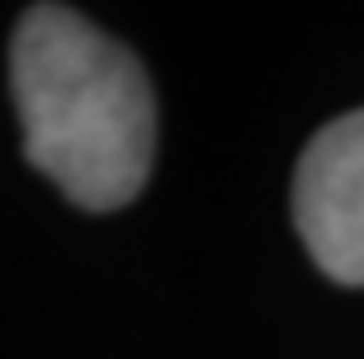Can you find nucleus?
<instances>
[{
    "mask_svg": "<svg viewBox=\"0 0 364 359\" xmlns=\"http://www.w3.org/2000/svg\"><path fill=\"white\" fill-rule=\"evenodd\" d=\"M23 154L85 210H117L150 182L154 94L131 47L65 5H33L10 47Z\"/></svg>",
    "mask_w": 364,
    "mask_h": 359,
    "instance_id": "obj_1",
    "label": "nucleus"
},
{
    "mask_svg": "<svg viewBox=\"0 0 364 359\" xmlns=\"http://www.w3.org/2000/svg\"><path fill=\"white\" fill-rule=\"evenodd\" d=\"M294 224L332 280L364 285V107L309 140L294 173Z\"/></svg>",
    "mask_w": 364,
    "mask_h": 359,
    "instance_id": "obj_2",
    "label": "nucleus"
}]
</instances>
